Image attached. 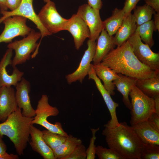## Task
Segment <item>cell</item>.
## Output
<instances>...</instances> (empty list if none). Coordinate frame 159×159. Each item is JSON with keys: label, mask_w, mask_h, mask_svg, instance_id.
Listing matches in <instances>:
<instances>
[{"label": "cell", "mask_w": 159, "mask_h": 159, "mask_svg": "<svg viewBox=\"0 0 159 159\" xmlns=\"http://www.w3.org/2000/svg\"><path fill=\"white\" fill-rule=\"evenodd\" d=\"M101 63L117 74L136 79L152 77L159 74V72L153 70L138 59L128 40L109 52Z\"/></svg>", "instance_id": "1"}, {"label": "cell", "mask_w": 159, "mask_h": 159, "mask_svg": "<svg viewBox=\"0 0 159 159\" xmlns=\"http://www.w3.org/2000/svg\"><path fill=\"white\" fill-rule=\"evenodd\" d=\"M102 135L109 148L113 149L124 159H141L142 143L131 126L125 122H119L114 128L105 127Z\"/></svg>", "instance_id": "2"}, {"label": "cell", "mask_w": 159, "mask_h": 159, "mask_svg": "<svg viewBox=\"0 0 159 159\" xmlns=\"http://www.w3.org/2000/svg\"><path fill=\"white\" fill-rule=\"evenodd\" d=\"M33 117L23 116L21 109L18 107L4 121L0 123V136L3 138L6 135L9 138L19 155H23L29 142L30 127Z\"/></svg>", "instance_id": "3"}, {"label": "cell", "mask_w": 159, "mask_h": 159, "mask_svg": "<svg viewBox=\"0 0 159 159\" xmlns=\"http://www.w3.org/2000/svg\"><path fill=\"white\" fill-rule=\"evenodd\" d=\"M129 95L131 99V126L148 120L155 112L154 99L144 94L135 85L132 87Z\"/></svg>", "instance_id": "4"}, {"label": "cell", "mask_w": 159, "mask_h": 159, "mask_svg": "<svg viewBox=\"0 0 159 159\" xmlns=\"http://www.w3.org/2000/svg\"><path fill=\"white\" fill-rule=\"evenodd\" d=\"M41 37L40 32H37L32 29L30 33L26 37L20 40H15L9 43L8 48L14 50L15 55L12 60L13 68L16 65L25 63L29 60L31 53L35 50L32 57H34L38 53L39 44L38 40Z\"/></svg>", "instance_id": "5"}, {"label": "cell", "mask_w": 159, "mask_h": 159, "mask_svg": "<svg viewBox=\"0 0 159 159\" xmlns=\"http://www.w3.org/2000/svg\"><path fill=\"white\" fill-rule=\"evenodd\" d=\"M48 101L47 95L44 94L42 96L38 102L35 110V115L32 121L31 124L40 125L51 132L68 137L69 135L64 130L60 122H57L54 124L48 121V117L57 116L59 113L58 108L51 105Z\"/></svg>", "instance_id": "6"}, {"label": "cell", "mask_w": 159, "mask_h": 159, "mask_svg": "<svg viewBox=\"0 0 159 159\" xmlns=\"http://www.w3.org/2000/svg\"><path fill=\"white\" fill-rule=\"evenodd\" d=\"M46 3L37 15L42 24L52 34L66 30L68 19L59 14L54 2L50 0Z\"/></svg>", "instance_id": "7"}, {"label": "cell", "mask_w": 159, "mask_h": 159, "mask_svg": "<svg viewBox=\"0 0 159 159\" xmlns=\"http://www.w3.org/2000/svg\"><path fill=\"white\" fill-rule=\"evenodd\" d=\"M138 59L153 70L159 72V53L153 52L148 45L143 43L137 32L128 39Z\"/></svg>", "instance_id": "8"}, {"label": "cell", "mask_w": 159, "mask_h": 159, "mask_svg": "<svg viewBox=\"0 0 159 159\" xmlns=\"http://www.w3.org/2000/svg\"><path fill=\"white\" fill-rule=\"evenodd\" d=\"M27 19L19 16H13L4 19L2 23L4 25L3 31L0 35V43H10L14 38L25 37L32 29L26 24Z\"/></svg>", "instance_id": "9"}, {"label": "cell", "mask_w": 159, "mask_h": 159, "mask_svg": "<svg viewBox=\"0 0 159 159\" xmlns=\"http://www.w3.org/2000/svg\"><path fill=\"white\" fill-rule=\"evenodd\" d=\"M34 0H22L18 7L12 11H0L2 16L0 18V24L5 19L13 16H19L26 18L32 21L36 25L41 35V40L44 37L52 35L43 26L38 15L35 12L33 7Z\"/></svg>", "instance_id": "10"}, {"label": "cell", "mask_w": 159, "mask_h": 159, "mask_svg": "<svg viewBox=\"0 0 159 159\" xmlns=\"http://www.w3.org/2000/svg\"><path fill=\"white\" fill-rule=\"evenodd\" d=\"M100 10L85 4L79 6L76 14L87 26L90 34L89 39L92 41H96L102 30L105 29L104 21L100 16Z\"/></svg>", "instance_id": "11"}, {"label": "cell", "mask_w": 159, "mask_h": 159, "mask_svg": "<svg viewBox=\"0 0 159 159\" xmlns=\"http://www.w3.org/2000/svg\"><path fill=\"white\" fill-rule=\"evenodd\" d=\"M96 42L89 39L87 42L88 47L85 51L80 64L74 72L65 76L69 84L79 81L82 83L85 76L88 74L91 63L93 60L96 49Z\"/></svg>", "instance_id": "12"}, {"label": "cell", "mask_w": 159, "mask_h": 159, "mask_svg": "<svg viewBox=\"0 0 159 159\" xmlns=\"http://www.w3.org/2000/svg\"><path fill=\"white\" fill-rule=\"evenodd\" d=\"M88 79L93 80L98 90L101 93L110 112L111 118L107 123L104 125L105 127L114 128L119 124L116 114V109L119 104L113 101L111 95L104 87L101 80L96 75L91 64L88 74Z\"/></svg>", "instance_id": "13"}, {"label": "cell", "mask_w": 159, "mask_h": 159, "mask_svg": "<svg viewBox=\"0 0 159 159\" xmlns=\"http://www.w3.org/2000/svg\"><path fill=\"white\" fill-rule=\"evenodd\" d=\"M12 49L8 48L0 61V86H15L21 80L24 74V72L19 70L16 67L13 68L11 74H9L7 71V67L12 64Z\"/></svg>", "instance_id": "14"}, {"label": "cell", "mask_w": 159, "mask_h": 159, "mask_svg": "<svg viewBox=\"0 0 159 159\" xmlns=\"http://www.w3.org/2000/svg\"><path fill=\"white\" fill-rule=\"evenodd\" d=\"M15 95L18 107L22 109L21 113L25 117H33L35 115V110L31 104L29 93L31 86L29 82L22 77L16 86Z\"/></svg>", "instance_id": "15"}, {"label": "cell", "mask_w": 159, "mask_h": 159, "mask_svg": "<svg viewBox=\"0 0 159 159\" xmlns=\"http://www.w3.org/2000/svg\"><path fill=\"white\" fill-rule=\"evenodd\" d=\"M66 30L72 36L76 49H79L87 38L89 39L90 32L85 21L76 14L68 19Z\"/></svg>", "instance_id": "16"}, {"label": "cell", "mask_w": 159, "mask_h": 159, "mask_svg": "<svg viewBox=\"0 0 159 159\" xmlns=\"http://www.w3.org/2000/svg\"><path fill=\"white\" fill-rule=\"evenodd\" d=\"M15 93L11 86H0V121H4L18 107Z\"/></svg>", "instance_id": "17"}, {"label": "cell", "mask_w": 159, "mask_h": 159, "mask_svg": "<svg viewBox=\"0 0 159 159\" xmlns=\"http://www.w3.org/2000/svg\"><path fill=\"white\" fill-rule=\"evenodd\" d=\"M132 127L143 143L159 145V130L148 120Z\"/></svg>", "instance_id": "18"}, {"label": "cell", "mask_w": 159, "mask_h": 159, "mask_svg": "<svg viewBox=\"0 0 159 159\" xmlns=\"http://www.w3.org/2000/svg\"><path fill=\"white\" fill-rule=\"evenodd\" d=\"M30 135L29 144L34 151L39 154L44 159H55L53 150L44 140L42 131L31 124Z\"/></svg>", "instance_id": "19"}, {"label": "cell", "mask_w": 159, "mask_h": 159, "mask_svg": "<svg viewBox=\"0 0 159 159\" xmlns=\"http://www.w3.org/2000/svg\"><path fill=\"white\" fill-rule=\"evenodd\" d=\"M95 54L93 59V64L101 63L103 58L116 46L113 37L110 36L103 29L97 39Z\"/></svg>", "instance_id": "20"}, {"label": "cell", "mask_w": 159, "mask_h": 159, "mask_svg": "<svg viewBox=\"0 0 159 159\" xmlns=\"http://www.w3.org/2000/svg\"><path fill=\"white\" fill-rule=\"evenodd\" d=\"M91 64L96 75L103 82L104 87L111 95H114L115 86L113 81L119 77L118 74L101 62Z\"/></svg>", "instance_id": "21"}, {"label": "cell", "mask_w": 159, "mask_h": 159, "mask_svg": "<svg viewBox=\"0 0 159 159\" xmlns=\"http://www.w3.org/2000/svg\"><path fill=\"white\" fill-rule=\"evenodd\" d=\"M137 27L132 14L130 13L125 16L121 26L113 37L115 45L119 47L126 41L135 32Z\"/></svg>", "instance_id": "22"}, {"label": "cell", "mask_w": 159, "mask_h": 159, "mask_svg": "<svg viewBox=\"0 0 159 159\" xmlns=\"http://www.w3.org/2000/svg\"><path fill=\"white\" fill-rule=\"evenodd\" d=\"M119 77L113 81L117 90L122 96V100L124 105L130 110L131 109L129 95L132 87L135 85L137 79L120 73L118 74Z\"/></svg>", "instance_id": "23"}, {"label": "cell", "mask_w": 159, "mask_h": 159, "mask_svg": "<svg viewBox=\"0 0 159 159\" xmlns=\"http://www.w3.org/2000/svg\"><path fill=\"white\" fill-rule=\"evenodd\" d=\"M135 86L144 94L154 98L159 95V74L152 77L137 79Z\"/></svg>", "instance_id": "24"}, {"label": "cell", "mask_w": 159, "mask_h": 159, "mask_svg": "<svg viewBox=\"0 0 159 159\" xmlns=\"http://www.w3.org/2000/svg\"><path fill=\"white\" fill-rule=\"evenodd\" d=\"M80 138L69 135L65 141L53 151L55 159H65L78 145L82 143Z\"/></svg>", "instance_id": "25"}, {"label": "cell", "mask_w": 159, "mask_h": 159, "mask_svg": "<svg viewBox=\"0 0 159 159\" xmlns=\"http://www.w3.org/2000/svg\"><path fill=\"white\" fill-rule=\"evenodd\" d=\"M125 16L123 9L115 8L112 15L104 21L105 29L110 36L116 33L121 26Z\"/></svg>", "instance_id": "26"}, {"label": "cell", "mask_w": 159, "mask_h": 159, "mask_svg": "<svg viewBox=\"0 0 159 159\" xmlns=\"http://www.w3.org/2000/svg\"><path fill=\"white\" fill-rule=\"evenodd\" d=\"M133 14L137 26L151 20L152 15L156 12L153 9L146 4L136 6Z\"/></svg>", "instance_id": "27"}, {"label": "cell", "mask_w": 159, "mask_h": 159, "mask_svg": "<svg viewBox=\"0 0 159 159\" xmlns=\"http://www.w3.org/2000/svg\"><path fill=\"white\" fill-rule=\"evenodd\" d=\"M153 21L152 20L137 26L135 30L139 34L141 40L150 48L152 47L154 44L153 38Z\"/></svg>", "instance_id": "28"}, {"label": "cell", "mask_w": 159, "mask_h": 159, "mask_svg": "<svg viewBox=\"0 0 159 159\" xmlns=\"http://www.w3.org/2000/svg\"><path fill=\"white\" fill-rule=\"evenodd\" d=\"M42 132L45 142L53 151L63 143L67 137L47 130H43Z\"/></svg>", "instance_id": "29"}, {"label": "cell", "mask_w": 159, "mask_h": 159, "mask_svg": "<svg viewBox=\"0 0 159 159\" xmlns=\"http://www.w3.org/2000/svg\"><path fill=\"white\" fill-rule=\"evenodd\" d=\"M140 158L141 159H159V145L143 143Z\"/></svg>", "instance_id": "30"}, {"label": "cell", "mask_w": 159, "mask_h": 159, "mask_svg": "<svg viewBox=\"0 0 159 159\" xmlns=\"http://www.w3.org/2000/svg\"><path fill=\"white\" fill-rule=\"evenodd\" d=\"M95 155L99 159H124L113 149H107L101 145L96 147Z\"/></svg>", "instance_id": "31"}, {"label": "cell", "mask_w": 159, "mask_h": 159, "mask_svg": "<svg viewBox=\"0 0 159 159\" xmlns=\"http://www.w3.org/2000/svg\"><path fill=\"white\" fill-rule=\"evenodd\" d=\"M100 129V127L97 129L92 128L91 129L92 136L90 140L89 146L86 150L87 159H95V158L96 146L95 144L96 137L95 136L96 132Z\"/></svg>", "instance_id": "32"}, {"label": "cell", "mask_w": 159, "mask_h": 159, "mask_svg": "<svg viewBox=\"0 0 159 159\" xmlns=\"http://www.w3.org/2000/svg\"><path fill=\"white\" fill-rule=\"evenodd\" d=\"M86 157V148L82 143L77 145L65 159H85Z\"/></svg>", "instance_id": "33"}, {"label": "cell", "mask_w": 159, "mask_h": 159, "mask_svg": "<svg viewBox=\"0 0 159 159\" xmlns=\"http://www.w3.org/2000/svg\"><path fill=\"white\" fill-rule=\"evenodd\" d=\"M140 0H125L122 8L125 12V16L131 13L132 11L136 6L137 4Z\"/></svg>", "instance_id": "34"}, {"label": "cell", "mask_w": 159, "mask_h": 159, "mask_svg": "<svg viewBox=\"0 0 159 159\" xmlns=\"http://www.w3.org/2000/svg\"><path fill=\"white\" fill-rule=\"evenodd\" d=\"M22 0H7L6 4L8 9H10V11H13L20 5Z\"/></svg>", "instance_id": "35"}, {"label": "cell", "mask_w": 159, "mask_h": 159, "mask_svg": "<svg viewBox=\"0 0 159 159\" xmlns=\"http://www.w3.org/2000/svg\"><path fill=\"white\" fill-rule=\"evenodd\" d=\"M148 120L159 130V115L155 112L153 113Z\"/></svg>", "instance_id": "36"}, {"label": "cell", "mask_w": 159, "mask_h": 159, "mask_svg": "<svg viewBox=\"0 0 159 159\" xmlns=\"http://www.w3.org/2000/svg\"><path fill=\"white\" fill-rule=\"evenodd\" d=\"M145 4L153 8L156 12H159V0H144Z\"/></svg>", "instance_id": "37"}, {"label": "cell", "mask_w": 159, "mask_h": 159, "mask_svg": "<svg viewBox=\"0 0 159 159\" xmlns=\"http://www.w3.org/2000/svg\"><path fill=\"white\" fill-rule=\"evenodd\" d=\"M88 4L92 8L100 10L103 4L102 0H88Z\"/></svg>", "instance_id": "38"}, {"label": "cell", "mask_w": 159, "mask_h": 159, "mask_svg": "<svg viewBox=\"0 0 159 159\" xmlns=\"http://www.w3.org/2000/svg\"><path fill=\"white\" fill-rule=\"evenodd\" d=\"M19 157L17 155L9 154L6 152L0 155V159H18Z\"/></svg>", "instance_id": "39"}, {"label": "cell", "mask_w": 159, "mask_h": 159, "mask_svg": "<svg viewBox=\"0 0 159 159\" xmlns=\"http://www.w3.org/2000/svg\"><path fill=\"white\" fill-rule=\"evenodd\" d=\"M154 31L159 32V12H155L154 14Z\"/></svg>", "instance_id": "40"}, {"label": "cell", "mask_w": 159, "mask_h": 159, "mask_svg": "<svg viewBox=\"0 0 159 159\" xmlns=\"http://www.w3.org/2000/svg\"><path fill=\"white\" fill-rule=\"evenodd\" d=\"M3 138L0 136V155L6 152L7 146L3 140Z\"/></svg>", "instance_id": "41"}, {"label": "cell", "mask_w": 159, "mask_h": 159, "mask_svg": "<svg viewBox=\"0 0 159 159\" xmlns=\"http://www.w3.org/2000/svg\"><path fill=\"white\" fill-rule=\"evenodd\" d=\"M155 103V112L159 115V95H158L154 98Z\"/></svg>", "instance_id": "42"}, {"label": "cell", "mask_w": 159, "mask_h": 159, "mask_svg": "<svg viewBox=\"0 0 159 159\" xmlns=\"http://www.w3.org/2000/svg\"><path fill=\"white\" fill-rule=\"evenodd\" d=\"M7 0H0V11H7L8 9L7 7L6 3Z\"/></svg>", "instance_id": "43"}, {"label": "cell", "mask_w": 159, "mask_h": 159, "mask_svg": "<svg viewBox=\"0 0 159 159\" xmlns=\"http://www.w3.org/2000/svg\"><path fill=\"white\" fill-rule=\"evenodd\" d=\"M51 0H43L44 2L47 3V2L50 1Z\"/></svg>", "instance_id": "44"}]
</instances>
